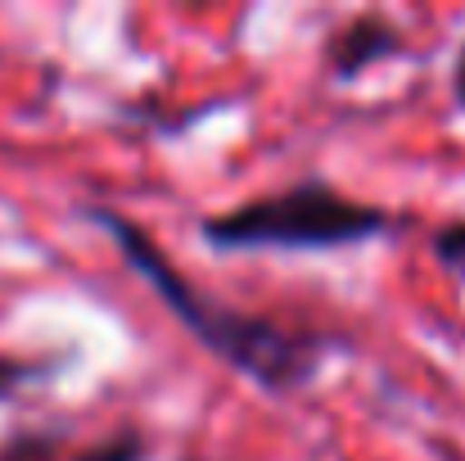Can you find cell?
Segmentation results:
<instances>
[{
	"instance_id": "6",
	"label": "cell",
	"mask_w": 465,
	"mask_h": 461,
	"mask_svg": "<svg viewBox=\"0 0 465 461\" xmlns=\"http://www.w3.org/2000/svg\"><path fill=\"white\" fill-rule=\"evenodd\" d=\"M64 435L59 430H14L0 444V461H59Z\"/></svg>"
},
{
	"instance_id": "1",
	"label": "cell",
	"mask_w": 465,
	"mask_h": 461,
	"mask_svg": "<svg viewBox=\"0 0 465 461\" xmlns=\"http://www.w3.org/2000/svg\"><path fill=\"white\" fill-rule=\"evenodd\" d=\"M82 217H91L100 231H109V240L118 245L127 267L145 276V286L158 295V304L167 307L217 362H226L235 376H244L249 385H258L272 398L303 394L321 376L325 357L348 344L339 330L285 326L276 316L249 312V307L231 304V299H217L208 286L190 281L167 258V249L136 217H127V213H118L109 204H82Z\"/></svg>"
},
{
	"instance_id": "2",
	"label": "cell",
	"mask_w": 465,
	"mask_h": 461,
	"mask_svg": "<svg viewBox=\"0 0 465 461\" xmlns=\"http://www.w3.org/2000/svg\"><path fill=\"white\" fill-rule=\"evenodd\" d=\"M393 231V208L343 195L325 176H299L285 190L253 195L244 204L199 217V240L217 254H334L384 240Z\"/></svg>"
},
{
	"instance_id": "4",
	"label": "cell",
	"mask_w": 465,
	"mask_h": 461,
	"mask_svg": "<svg viewBox=\"0 0 465 461\" xmlns=\"http://www.w3.org/2000/svg\"><path fill=\"white\" fill-rule=\"evenodd\" d=\"M68 357L73 353H0V403L14 398L27 385L54 380L68 366Z\"/></svg>"
},
{
	"instance_id": "8",
	"label": "cell",
	"mask_w": 465,
	"mask_h": 461,
	"mask_svg": "<svg viewBox=\"0 0 465 461\" xmlns=\"http://www.w3.org/2000/svg\"><path fill=\"white\" fill-rule=\"evenodd\" d=\"M452 105L465 114V41L457 50V64H452Z\"/></svg>"
},
{
	"instance_id": "9",
	"label": "cell",
	"mask_w": 465,
	"mask_h": 461,
	"mask_svg": "<svg viewBox=\"0 0 465 461\" xmlns=\"http://www.w3.org/2000/svg\"><path fill=\"white\" fill-rule=\"evenodd\" d=\"M181 461H203V457H181Z\"/></svg>"
},
{
	"instance_id": "7",
	"label": "cell",
	"mask_w": 465,
	"mask_h": 461,
	"mask_svg": "<svg viewBox=\"0 0 465 461\" xmlns=\"http://www.w3.org/2000/svg\"><path fill=\"white\" fill-rule=\"evenodd\" d=\"M430 249H434V258H439L457 281H465V217L439 222L434 236H430Z\"/></svg>"
},
{
	"instance_id": "5",
	"label": "cell",
	"mask_w": 465,
	"mask_h": 461,
	"mask_svg": "<svg viewBox=\"0 0 465 461\" xmlns=\"http://www.w3.org/2000/svg\"><path fill=\"white\" fill-rule=\"evenodd\" d=\"M150 457H154L150 435H145V430H136V426H127V430H114L109 439H100V444L82 448L73 461H150Z\"/></svg>"
},
{
	"instance_id": "3",
	"label": "cell",
	"mask_w": 465,
	"mask_h": 461,
	"mask_svg": "<svg viewBox=\"0 0 465 461\" xmlns=\"http://www.w3.org/2000/svg\"><path fill=\"white\" fill-rule=\"evenodd\" d=\"M407 55H411L407 32L380 9H361V14L334 23L321 41V64L334 82H357L366 68L389 64V59H407Z\"/></svg>"
}]
</instances>
